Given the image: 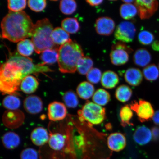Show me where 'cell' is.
<instances>
[{
	"label": "cell",
	"instance_id": "cell-1",
	"mask_svg": "<svg viewBox=\"0 0 159 159\" xmlns=\"http://www.w3.org/2000/svg\"><path fill=\"white\" fill-rule=\"evenodd\" d=\"M34 25L25 11H9L1 22L2 36L12 42H19L31 37Z\"/></svg>",
	"mask_w": 159,
	"mask_h": 159
},
{
	"label": "cell",
	"instance_id": "cell-2",
	"mask_svg": "<svg viewBox=\"0 0 159 159\" xmlns=\"http://www.w3.org/2000/svg\"><path fill=\"white\" fill-rule=\"evenodd\" d=\"M24 78L23 69L13 61L7 60L0 69V90L3 94L15 95Z\"/></svg>",
	"mask_w": 159,
	"mask_h": 159
},
{
	"label": "cell",
	"instance_id": "cell-3",
	"mask_svg": "<svg viewBox=\"0 0 159 159\" xmlns=\"http://www.w3.org/2000/svg\"><path fill=\"white\" fill-rule=\"evenodd\" d=\"M84 57L80 45L70 39L59 48V70L64 73H73L77 70V63Z\"/></svg>",
	"mask_w": 159,
	"mask_h": 159
},
{
	"label": "cell",
	"instance_id": "cell-4",
	"mask_svg": "<svg viewBox=\"0 0 159 159\" xmlns=\"http://www.w3.org/2000/svg\"><path fill=\"white\" fill-rule=\"evenodd\" d=\"M52 25L47 18L38 21L34 25L31 35V41L38 54L46 50L57 48L53 42L51 34L53 30Z\"/></svg>",
	"mask_w": 159,
	"mask_h": 159
},
{
	"label": "cell",
	"instance_id": "cell-5",
	"mask_svg": "<svg viewBox=\"0 0 159 159\" xmlns=\"http://www.w3.org/2000/svg\"><path fill=\"white\" fill-rule=\"evenodd\" d=\"M78 114L81 120L91 125L101 124L106 118L105 108L90 101L85 103Z\"/></svg>",
	"mask_w": 159,
	"mask_h": 159
},
{
	"label": "cell",
	"instance_id": "cell-6",
	"mask_svg": "<svg viewBox=\"0 0 159 159\" xmlns=\"http://www.w3.org/2000/svg\"><path fill=\"white\" fill-rule=\"evenodd\" d=\"M7 60L15 61L23 69L24 78L31 74L39 73L51 72L53 70L42 63L40 64H34L32 59L28 57H23L15 52L10 54Z\"/></svg>",
	"mask_w": 159,
	"mask_h": 159
},
{
	"label": "cell",
	"instance_id": "cell-7",
	"mask_svg": "<svg viewBox=\"0 0 159 159\" xmlns=\"http://www.w3.org/2000/svg\"><path fill=\"white\" fill-rule=\"evenodd\" d=\"M133 49L126 43L119 41L113 44L110 54L111 61L115 66L126 64L129 60V53H132Z\"/></svg>",
	"mask_w": 159,
	"mask_h": 159
},
{
	"label": "cell",
	"instance_id": "cell-8",
	"mask_svg": "<svg viewBox=\"0 0 159 159\" xmlns=\"http://www.w3.org/2000/svg\"><path fill=\"white\" fill-rule=\"evenodd\" d=\"M130 105L132 110L136 113L141 122L150 120L154 116V109L152 105L148 101L143 99L139 100L138 102L134 101Z\"/></svg>",
	"mask_w": 159,
	"mask_h": 159
},
{
	"label": "cell",
	"instance_id": "cell-9",
	"mask_svg": "<svg viewBox=\"0 0 159 159\" xmlns=\"http://www.w3.org/2000/svg\"><path fill=\"white\" fill-rule=\"evenodd\" d=\"M136 33L134 24L131 22H122L117 26L115 32V37L119 41L130 43L134 40Z\"/></svg>",
	"mask_w": 159,
	"mask_h": 159
},
{
	"label": "cell",
	"instance_id": "cell-10",
	"mask_svg": "<svg viewBox=\"0 0 159 159\" xmlns=\"http://www.w3.org/2000/svg\"><path fill=\"white\" fill-rule=\"evenodd\" d=\"M134 5L138 9L139 17L141 19L150 18L157 10L158 2L155 0H137Z\"/></svg>",
	"mask_w": 159,
	"mask_h": 159
},
{
	"label": "cell",
	"instance_id": "cell-11",
	"mask_svg": "<svg viewBox=\"0 0 159 159\" xmlns=\"http://www.w3.org/2000/svg\"><path fill=\"white\" fill-rule=\"evenodd\" d=\"M67 114L66 106L63 103L54 101L48 105V116L50 120L60 121L64 119Z\"/></svg>",
	"mask_w": 159,
	"mask_h": 159
},
{
	"label": "cell",
	"instance_id": "cell-12",
	"mask_svg": "<svg viewBox=\"0 0 159 159\" xmlns=\"http://www.w3.org/2000/svg\"><path fill=\"white\" fill-rule=\"evenodd\" d=\"M115 24L113 19L108 17L98 18L95 21V30L98 34L109 36L114 31Z\"/></svg>",
	"mask_w": 159,
	"mask_h": 159
},
{
	"label": "cell",
	"instance_id": "cell-13",
	"mask_svg": "<svg viewBox=\"0 0 159 159\" xmlns=\"http://www.w3.org/2000/svg\"><path fill=\"white\" fill-rule=\"evenodd\" d=\"M23 106L27 113L31 115H36L43 110V103L41 99L39 96L30 95L25 99Z\"/></svg>",
	"mask_w": 159,
	"mask_h": 159
},
{
	"label": "cell",
	"instance_id": "cell-14",
	"mask_svg": "<svg viewBox=\"0 0 159 159\" xmlns=\"http://www.w3.org/2000/svg\"><path fill=\"white\" fill-rule=\"evenodd\" d=\"M107 144L110 150L117 152H120L126 146V137L122 133H113L107 139Z\"/></svg>",
	"mask_w": 159,
	"mask_h": 159
},
{
	"label": "cell",
	"instance_id": "cell-15",
	"mask_svg": "<svg viewBox=\"0 0 159 159\" xmlns=\"http://www.w3.org/2000/svg\"><path fill=\"white\" fill-rule=\"evenodd\" d=\"M49 135L47 130L42 127H37L33 130L30 139L34 144L38 146H43L48 142Z\"/></svg>",
	"mask_w": 159,
	"mask_h": 159
},
{
	"label": "cell",
	"instance_id": "cell-16",
	"mask_svg": "<svg viewBox=\"0 0 159 159\" xmlns=\"http://www.w3.org/2000/svg\"><path fill=\"white\" fill-rule=\"evenodd\" d=\"M133 138L137 144L142 146L146 145L152 140V131L146 126L139 127L135 130Z\"/></svg>",
	"mask_w": 159,
	"mask_h": 159
},
{
	"label": "cell",
	"instance_id": "cell-17",
	"mask_svg": "<svg viewBox=\"0 0 159 159\" xmlns=\"http://www.w3.org/2000/svg\"><path fill=\"white\" fill-rule=\"evenodd\" d=\"M124 78L126 82L131 86H138L143 81V73L138 68H129L125 71Z\"/></svg>",
	"mask_w": 159,
	"mask_h": 159
},
{
	"label": "cell",
	"instance_id": "cell-18",
	"mask_svg": "<svg viewBox=\"0 0 159 159\" xmlns=\"http://www.w3.org/2000/svg\"><path fill=\"white\" fill-rule=\"evenodd\" d=\"M39 81L34 76L28 75L22 80L20 89L25 94H30L35 92L38 88Z\"/></svg>",
	"mask_w": 159,
	"mask_h": 159
},
{
	"label": "cell",
	"instance_id": "cell-19",
	"mask_svg": "<svg viewBox=\"0 0 159 159\" xmlns=\"http://www.w3.org/2000/svg\"><path fill=\"white\" fill-rule=\"evenodd\" d=\"M152 60V56L148 50L145 48H140L135 52L133 61L135 65L141 67L148 66Z\"/></svg>",
	"mask_w": 159,
	"mask_h": 159
},
{
	"label": "cell",
	"instance_id": "cell-20",
	"mask_svg": "<svg viewBox=\"0 0 159 159\" xmlns=\"http://www.w3.org/2000/svg\"><path fill=\"white\" fill-rule=\"evenodd\" d=\"M66 143L65 135L59 133H51L48 144L50 148L55 151H61L64 148Z\"/></svg>",
	"mask_w": 159,
	"mask_h": 159
},
{
	"label": "cell",
	"instance_id": "cell-21",
	"mask_svg": "<svg viewBox=\"0 0 159 159\" xmlns=\"http://www.w3.org/2000/svg\"><path fill=\"white\" fill-rule=\"evenodd\" d=\"M118 75L114 71L108 70L103 73L101 79V83L102 86L107 89L115 88L119 83Z\"/></svg>",
	"mask_w": 159,
	"mask_h": 159
},
{
	"label": "cell",
	"instance_id": "cell-22",
	"mask_svg": "<svg viewBox=\"0 0 159 159\" xmlns=\"http://www.w3.org/2000/svg\"><path fill=\"white\" fill-rule=\"evenodd\" d=\"M3 146L8 150H13L17 148L20 143V138L16 133L9 132L3 135L2 139Z\"/></svg>",
	"mask_w": 159,
	"mask_h": 159
},
{
	"label": "cell",
	"instance_id": "cell-23",
	"mask_svg": "<svg viewBox=\"0 0 159 159\" xmlns=\"http://www.w3.org/2000/svg\"><path fill=\"white\" fill-rule=\"evenodd\" d=\"M77 95L83 99H88L93 96L95 92V88L92 84L88 81H83L77 87Z\"/></svg>",
	"mask_w": 159,
	"mask_h": 159
},
{
	"label": "cell",
	"instance_id": "cell-24",
	"mask_svg": "<svg viewBox=\"0 0 159 159\" xmlns=\"http://www.w3.org/2000/svg\"><path fill=\"white\" fill-rule=\"evenodd\" d=\"M51 38L55 45L61 46L70 39L69 34L60 27L56 28L53 30L51 34Z\"/></svg>",
	"mask_w": 159,
	"mask_h": 159
},
{
	"label": "cell",
	"instance_id": "cell-25",
	"mask_svg": "<svg viewBox=\"0 0 159 159\" xmlns=\"http://www.w3.org/2000/svg\"><path fill=\"white\" fill-rule=\"evenodd\" d=\"M59 48L48 49L43 51L40 56V59L43 62L42 64L52 65L58 61Z\"/></svg>",
	"mask_w": 159,
	"mask_h": 159
},
{
	"label": "cell",
	"instance_id": "cell-26",
	"mask_svg": "<svg viewBox=\"0 0 159 159\" xmlns=\"http://www.w3.org/2000/svg\"><path fill=\"white\" fill-rule=\"evenodd\" d=\"M17 50L19 54L28 57L32 54L35 50L34 45L31 40L25 39L18 43Z\"/></svg>",
	"mask_w": 159,
	"mask_h": 159
},
{
	"label": "cell",
	"instance_id": "cell-27",
	"mask_svg": "<svg viewBox=\"0 0 159 159\" xmlns=\"http://www.w3.org/2000/svg\"><path fill=\"white\" fill-rule=\"evenodd\" d=\"M119 12L122 18L125 20H129L136 16L138 11L134 5L124 3L120 6Z\"/></svg>",
	"mask_w": 159,
	"mask_h": 159
},
{
	"label": "cell",
	"instance_id": "cell-28",
	"mask_svg": "<svg viewBox=\"0 0 159 159\" xmlns=\"http://www.w3.org/2000/svg\"><path fill=\"white\" fill-rule=\"evenodd\" d=\"M132 95V91L126 85H121L117 88L115 96L117 100L122 102H126L130 100Z\"/></svg>",
	"mask_w": 159,
	"mask_h": 159
},
{
	"label": "cell",
	"instance_id": "cell-29",
	"mask_svg": "<svg viewBox=\"0 0 159 159\" xmlns=\"http://www.w3.org/2000/svg\"><path fill=\"white\" fill-rule=\"evenodd\" d=\"M111 96L105 89H99L95 91L92 97V100L95 104L99 106H104L109 102Z\"/></svg>",
	"mask_w": 159,
	"mask_h": 159
},
{
	"label": "cell",
	"instance_id": "cell-30",
	"mask_svg": "<svg viewBox=\"0 0 159 159\" xmlns=\"http://www.w3.org/2000/svg\"><path fill=\"white\" fill-rule=\"evenodd\" d=\"M62 28L67 33L75 34L79 31L80 26L78 20L75 18H67L63 20L61 23Z\"/></svg>",
	"mask_w": 159,
	"mask_h": 159
},
{
	"label": "cell",
	"instance_id": "cell-31",
	"mask_svg": "<svg viewBox=\"0 0 159 159\" xmlns=\"http://www.w3.org/2000/svg\"><path fill=\"white\" fill-rule=\"evenodd\" d=\"M94 63L93 60L89 57H84L81 58L77 63V70L79 74L87 75L93 68Z\"/></svg>",
	"mask_w": 159,
	"mask_h": 159
},
{
	"label": "cell",
	"instance_id": "cell-32",
	"mask_svg": "<svg viewBox=\"0 0 159 159\" xmlns=\"http://www.w3.org/2000/svg\"><path fill=\"white\" fill-rule=\"evenodd\" d=\"M2 104L6 109L14 111L19 108L21 105V101L15 95H9L3 98Z\"/></svg>",
	"mask_w": 159,
	"mask_h": 159
},
{
	"label": "cell",
	"instance_id": "cell-33",
	"mask_svg": "<svg viewBox=\"0 0 159 159\" xmlns=\"http://www.w3.org/2000/svg\"><path fill=\"white\" fill-rule=\"evenodd\" d=\"M119 116L121 120V124L122 126L125 127L128 125H132L130 121L133 116V112L129 105H125L121 108Z\"/></svg>",
	"mask_w": 159,
	"mask_h": 159
},
{
	"label": "cell",
	"instance_id": "cell-34",
	"mask_svg": "<svg viewBox=\"0 0 159 159\" xmlns=\"http://www.w3.org/2000/svg\"><path fill=\"white\" fill-rule=\"evenodd\" d=\"M62 99L66 106L69 108H75L79 104L78 97L72 90L65 92L62 95Z\"/></svg>",
	"mask_w": 159,
	"mask_h": 159
},
{
	"label": "cell",
	"instance_id": "cell-35",
	"mask_svg": "<svg viewBox=\"0 0 159 159\" xmlns=\"http://www.w3.org/2000/svg\"><path fill=\"white\" fill-rule=\"evenodd\" d=\"M145 79L149 81H154L159 76V69L154 64H151L144 67L143 71Z\"/></svg>",
	"mask_w": 159,
	"mask_h": 159
},
{
	"label": "cell",
	"instance_id": "cell-36",
	"mask_svg": "<svg viewBox=\"0 0 159 159\" xmlns=\"http://www.w3.org/2000/svg\"><path fill=\"white\" fill-rule=\"evenodd\" d=\"M77 7L76 2L73 0H62L60 3V9L66 15L72 14L76 11Z\"/></svg>",
	"mask_w": 159,
	"mask_h": 159
},
{
	"label": "cell",
	"instance_id": "cell-37",
	"mask_svg": "<svg viewBox=\"0 0 159 159\" xmlns=\"http://www.w3.org/2000/svg\"><path fill=\"white\" fill-rule=\"evenodd\" d=\"M7 2L8 8L10 11L14 12L22 11L26 6L25 0H8Z\"/></svg>",
	"mask_w": 159,
	"mask_h": 159
},
{
	"label": "cell",
	"instance_id": "cell-38",
	"mask_svg": "<svg viewBox=\"0 0 159 159\" xmlns=\"http://www.w3.org/2000/svg\"><path fill=\"white\" fill-rule=\"evenodd\" d=\"M139 43L144 45H148L153 43L154 36L150 32L143 30L139 33L138 36Z\"/></svg>",
	"mask_w": 159,
	"mask_h": 159
},
{
	"label": "cell",
	"instance_id": "cell-39",
	"mask_svg": "<svg viewBox=\"0 0 159 159\" xmlns=\"http://www.w3.org/2000/svg\"><path fill=\"white\" fill-rule=\"evenodd\" d=\"M102 75L100 70L93 68L87 74V79L88 82L91 84H97L101 80Z\"/></svg>",
	"mask_w": 159,
	"mask_h": 159
},
{
	"label": "cell",
	"instance_id": "cell-40",
	"mask_svg": "<svg viewBox=\"0 0 159 159\" xmlns=\"http://www.w3.org/2000/svg\"><path fill=\"white\" fill-rule=\"evenodd\" d=\"M28 5L32 11L39 12L45 9L47 2L45 0H29Z\"/></svg>",
	"mask_w": 159,
	"mask_h": 159
},
{
	"label": "cell",
	"instance_id": "cell-41",
	"mask_svg": "<svg viewBox=\"0 0 159 159\" xmlns=\"http://www.w3.org/2000/svg\"><path fill=\"white\" fill-rule=\"evenodd\" d=\"M20 158V159H38V153L33 148H26L21 152Z\"/></svg>",
	"mask_w": 159,
	"mask_h": 159
},
{
	"label": "cell",
	"instance_id": "cell-42",
	"mask_svg": "<svg viewBox=\"0 0 159 159\" xmlns=\"http://www.w3.org/2000/svg\"><path fill=\"white\" fill-rule=\"evenodd\" d=\"M152 137L155 141L159 140V128L157 127H154L152 129Z\"/></svg>",
	"mask_w": 159,
	"mask_h": 159
},
{
	"label": "cell",
	"instance_id": "cell-43",
	"mask_svg": "<svg viewBox=\"0 0 159 159\" xmlns=\"http://www.w3.org/2000/svg\"><path fill=\"white\" fill-rule=\"evenodd\" d=\"M86 2L89 4L92 7H97L101 4L103 2L102 0L99 1H93V0H87Z\"/></svg>",
	"mask_w": 159,
	"mask_h": 159
},
{
	"label": "cell",
	"instance_id": "cell-44",
	"mask_svg": "<svg viewBox=\"0 0 159 159\" xmlns=\"http://www.w3.org/2000/svg\"><path fill=\"white\" fill-rule=\"evenodd\" d=\"M152 119L154 124L159 126V110L155 112Z\"/></svg>",
	"mask_w": 159,
	"mask_h": 159
},
{
	"label": "cell",
	"instance_id": "cell-45",
	"mask_svg": "<svg viewBox=\"0 0 159 159\" xmlns=\"http://www.w3.org/2000/svg\"><path fill=\"white\" fill-rule=\"evenodd\" d=\"M152 48L154 51H159V41H156L152 43Z\"/></svg>",
	"mask_w": 159,
	"mask_h": 159
},
{
	"label": "cell",
	"instance_id": "cell-46",
	"mask_svg": "<svg viewBox=\"0 0 159 159\" xmlns=\"http://www.w3.org/2000/svg\"><path fill=\"white\" fill-rule=\"evenodd\" d=\"M123 2L125 3L126 4H132L133 2H134L135 1H132V0H130V1H128V0H126V1H122Z\"/></svg>",
	"mask_w": 159,
	"mask_h": 159
},
{
	"label": "cell",
	"instance_id": "cell-47",
	"mask_svg": "<svg viewBox=\"0 0 159 159\" xmlns=\"http://www.w3.org/2000/svg\"><path fill=\"white\" fill-rule=\"evenodd\" d=\"M158 68L159 69V64H158Z\"/></svg>",
	"mask_w": 159,
	"mask_h": 159
},
{
	"label": "cell",
	"instance_id": "cell-48",
	"mask_svg": "<svg viewBox=\"0 0 159 159\" xmlns=\"http://www.w3.org/2000/svg\"></svg>",
	"mask_w": 159,
	"mask_h": 159
}]
</instances>
